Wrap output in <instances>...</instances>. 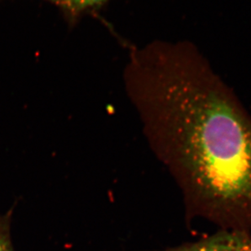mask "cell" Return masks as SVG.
I'll return each mask as SVG.
<instances>
[{
    "mask_svg": "<svg viewBox=\"0 0 251 251\" xmlns=\"http://www.w3.org/2000/svg\"><path fill=\"white\" fill-rule=\"evenodd\" d=\"M107 0H62L61 4L72 12L91 9L106 2Z\"/></svg>",
    "mask_w": 251,
    "mask_h": 251,
    "instance_id": "4",
    "label": "cell"
},
{
    "mask_svg": "<svg viewBox=\"0 0 251 251\" xmlns=\"http://www.w3.org/2000/svg\"><path fill=\"white\" fill-rule=\"evenodd\" d=\"M159 251H251V231L221 229L197 242Z\"/></svg>",
    "mask_w": 251,
    "mask_h": 251,
    "instance_id": "2",
    "label": "cell"
},
{
    "mask_svg": "<svg viewBox=\"0 0 251 251\" xmlns=\"http://www.w3.org/2000/svg\"><path fill=\"white\" fill-rule=\"evenodd\" d=\"M56 2H60V3H61V1H62V0H56Z\"/></svg>",
    "mask_w": 251,
    "mask_h": 251,
    "instance_id": "5",
    "label": "cell"
},
{
    "mask_svg": "<svg viewBox=\"0 0 251 251\" xmlns=\"http://www.w3.org/2000/svg\"><path fill=\"white\" fill-rule=\"evenodd\" d=\"M128 94L181 192L187 220L251 231V115L202 56L132 74Z\"/></svg>",
    "mask_w": 251,
    "mask_h": 251,
    "instance_id": "1",
    "label": "cell"
},
{
    "mask_svg": "<svg viewBox=\"0 0 251 251\" xmlns=\"http://www.w3.org/2000/svg\"><path fill=\"white\" fill-rule=\"evenodd\" d=\"M12 213L13 208L4 215H0V251H13L10 236Z\"/></svg>",
    "mask_w": 251,
    "mask_h": 251,
    "instance_id": "3",
    "label": "cell"
}]
</instances>
